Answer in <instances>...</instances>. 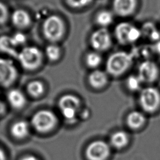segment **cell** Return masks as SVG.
Instances as JSON below:
<instances>
[{
	"mask_svg": "<svg viewBox=\"0 0 160 160\" xmlns=\"http://www.w3.org/2000/svg\"><path fill=\"white\" fill-rule=\"evenodd\" d=\"M137 7V0H113L114 12L122 17L132 14Z\"/></svg>",
	"mask_w": 160,
	"mask_h": 160,
	"instance_id": "obj_15",
	"label": "cell"
},
{
	"mask_svg": "<svg viewBox=\"0 0 160 160\" xmlns=\"http://www.w3.org/2000/svg\"><path fill=\"white\" fill-rule=\"evenodd\" d=\"M88 82L94 89H100L105 86L108 82V74L99 69H94L88 76Z\"/></svg>",
	"mask_w": 160,
	"mask_h": 160,
	"instance_id": "obj_17",
	"label": "cell"
},
{
	"mask_svg": "<svg viewBox=\"0 0 160 160\" xmlns=\"http://www.w3.org/2000/svg\"><path fill=\"white\" fill-rule=\"evenodd\" d=\"M58 106L61 117L66 124L73 125L79 120L82 104L77 96L72 94L62 95L58 100Z\"/></svg>",
	"mask_w": 160,
	"mask_h": 160,
	"instance_id": "obj_2",
	"label": "cell"
},
{
	"mask_svg": "<svg viewBox=\"0 0 160 160\" xmlns=\"http://www.w3.org/2000/svg\"><path fill=\"white\" fill-rule=\"evenodd\" d=\"M133 60L131 52L124 51L114 52L110 54L106 61V71L114 76H120L131 67Z\"/></svg>",
	"mask_w": 160,
	"mask_h": 160,
	"instance_id": "obj_3",
	"label": "cell"
},
{
	"mask_svg": "<svg viewBox=\"0 0 160 160\" xmlns=\"http://www.w3.org/2000/svg\"><path fill=\"white\" fill-rule=\"evenodd\" d=\"M114 35L118 41L122 44H132L142 36L141 29L128 22H121L114 29Z\"/></svg>",
	"mask_w": 160,
	"mask_h": 160,
	"instance_id": "obj_7",
	"label": "cell"
},
{
	"mask_svg": "<svg viewBox=\"0 0 160 160\" xmlns=\"http://www.w3.org/2000/svg\"><path fill=\"white\" fill-rule=\"evenodd\" d=\"M114 16L112 12L108 10H102L99 11L96 16V22L101 28H106L113 21Z\"/></svg>",
	"mask_w": 160,
	"mask_h": 160,
	"instance_id": "obj_22",
	"label": "cell"
},
{
	"mask_svg": "<svg viewBox=\"0 0 160 160\" xmlns=\"http://www.w3.org/2000/svg\"><path fill=\"white\" fill-rule=\"evenodd\" d=\"M159 31H160V30H159Z\"/></svg>",
	"mask_w": 160,
	"mask_h": 160,
	"instance_id": "obj_33",
	"label": "cell"
},
{
	"mask_svg": "<svg viewBox=\"0 0 160 160\" xmlns=\"http://www.w3.org/2000/svg\"><path fill=\"white\" fill-rule=\"evenodd\" d=\"M154 52L153 47L151 46H142L139 48H136L135 50L133 51L132 52H131L133 58L136 56L137 57H141L143 58V60L149 59H148L149 55L152 54V53Z\"/></svg>",
	"mask_w": 160,
	"mask_h": 160,
	"instance_id": "obj_26",
	"label": "cell"
},
{
	"mask_svg": "<svg viewBox=\"0 0 160 160\" xmlns=\"http://www.w3.org/2000/svg\"><path fill=\"white\" fill-rule=\"evenodd\" d=\"M11 21L13 24L19 28L28 27L31 21L29 14L25 10L18 9L13 11L11 14Z\"/></svg>",
	"mask_w": 160,
	"mask_h": 160,
	"instance_id": "obj_18",
	"label": "cell"
},
{
	"mask_svg": "<svg viewBox=\"0 0 160 160\" xmlns=\"http://www.w3.org/2000/svg\"><path fill=\"white\" fill-rule=\"evenodd\" d=\"M19 160H41V159L36 155L28 153V154L22 155L21 157H20Z\"/></svg>",
	"mask_w": 160,
	"mask_h": 160,
	"instance_id": "obj_30",
	"label": "cell"
},
{
	"mask_svg": "<svg viewBox=\"0 0 160 160\" xmlns=\"http://www.w3.org/2000/svg\"><path fill=\"white\" fill-rule=\"evenodd\" d=\"M112 149L108 142L96 139L87 145L84 156L87 160H108L111 156Z\"/></svg>",
	"mask_w": 160,
	"mask_h": 160,
	"instance_id": "obj_8",
	"label": "cell"
},
{
	"mask_svg": "<svg viewBox=\"0 0 160 160\" xmlns=\"http://www.w3.org/2000/svg\"><path fill=\"white\" fill-rule=\"evenodd\" d=\"M7 101L9 106L15 110L22 109L27 102L24 94L18 89H12L8 91Z\"/></svg>",
	"mask_w": 160,
	"mask_h": 160,
	"instance_id": "obj_16",
	"label": "cell"
},
{
	"mask_svg": "<svg viewBox=\"0 0 160 160\" xmlns=\"http://www.w3.org/2000/svg\"><path fill=\"white\" fill-rule=\"evenodd\" d=\"M11 36L3 35L0 37V51L17 58L19 51Z\"/></svg>",
	"mask_w": 160,
	"mask_h": 160,
	"instance_id": "obj_19",
	"label": "cell"
},
{
	"mask_svg": "<svg viewBox=\"0 0 160 160\" xmlns=\"http://www.w3.org/2000/svg\"><path fill=\"white\" fill-rule=\"evenodd\" d=\"M147 118L143 111L134 110L129 112L126 118V124L131 131H139L146 124Z\"/></svg>",
	"mask_w": 160,
	"mask_h": 160,
	"instance_id": "obj_13",
	"label": "cell"
},
{
	"mask_svg": "<svg viewBox=\"0 0 160 160\" xmlns=\"http://www.w3.org/2000/svg\"><path fill=\"white\" fill-rule=\"evenodd\" d=\"M42 28L45 38L52 42L59 41L65 32L63 20L55 14L49 16L45 19Z\"/></svg>",
	"mask_w": 160,
	"mask_h": 160,
	"instance_id": "obj_4",
	"label": "cell"
},
{
	"mask_svg": "<svg viewBox=\"0 0 160 160\" xmlns=\"http://www.w3.org/2000/svg\"><path fill=\"white\" fill-rule=\"evenodd\" d=\"M42 53L34 46H25L19 52L17 59L21 66L28 71L38 68L42 61Z\"/></svg>",
	"mask_w": 160,
	"mask_h": 160,
	"instance_id": "obj_5",
	"label": "cell"
},
{
	"mask_svg": "<svg viewBox=\"0 0 160 160\" xmlns=\"http://www.w3.org/2000/svg\"><path fill=\"white\" fill-rule=\"evenodd\" d=\"M142 82L138 75L132 74L128 77L126 84L128 89L131 91H137L141 89Z\"/></svg>",
	"mask_w": 160,
	"mask_h": 160,
	"instance_id": "obj_25",
	"label": "cell"
},
{
	"mask_svg": "<svg viewBox=\"0 0 160 160\" xmlns=\"http://www.w3.org/2000/svg\"><path fill=\"white\" fill-rule=\"evenodd\" d=\"M86 65L91 68H96L102 62V57L97 51H91L87 54L85 59Z\"/></svg>",
	"mask_w": 160,
	"mask_h": 160,
	"instance_id": "obj_23",
	"label": "cell"
},
{
	"mask_svg": "<svg viewBox=\"0 0 160 160\" xmlns=\"http://www.w3.org/2000/svg\"><path fill=\"white\" fill-rule=\"evenodd\" d=\"M27 91L31 97L38 98L43 95L45 91V87L41 81L34 80L28 84Z\"/></svg>",
	"mask_w": 160,
	"mask_h": 160,
	"instance_id": "obj_21",
	"label": "cell"
},
{
	"mask_svg": "<svg viewBox=\"0 0 160 160\" xmlns=\"http://www.w3.org/2000/svg\"><path fill=\"white\" fill-rule=\"evenodd\" d=\"M139 103L144 112H155L160 108L159 91L152 86L142 89L139 95Z\"/></svg>",
	"mask_w": 160,
	"mask_h": 160,
	"instance_id": "obj_6",
	"label": "cell"
},
{
	"mask_svg": "<svg viewBox=\"0 0 160 160\" xmlns=\"http://www.w3.org/2000/svg\"><path fill=\"white\" fill-rule=\"evenodd\" d=\"M9 15L6 6L0 1V24H4L8 19Z\"/></svg>",
	"mask_w": 160,
	"mask_h": 160,
	"instance_id": "obj_29",
	"label": "cell"
},
{
	"mask_svg": "<svg viewBox=\"0 0 160 160\" xmlns=\"http://www.w3.org/2000/svg\"><path fill=\"white\" fill-rule=\"evenodd\" d=\"M90 43L96 51H104L108 49L112 44L110 32L104 28L94 31L90 38Z\"/></svg>",
	"mask_w": 160,
	"mask_h": 160,
	"instance_id": "obj_10",
	"label": "cell"
},
{
	"mask_svg": "<svg viewBox=\"0 0 160 160\" xmlns=\"http://www.w3.org/2000/svg\"><path fill=\"white\" fill-rule=\"evenodd\" d=\"M29 121L32 130L41 135L53 132L59 124L58 115L48 109L38 110L31 116Z\"/></svg>",
	"mask_w": 160,
	"mask_h": 160,
	"instance_id": "obj_1",
	"label": "cell"
},
{
	"mask_svg": "<svg viewBox=\"0 0 160 160\" xmlns=\"http://www.w3.org/2000/svg\"><path fill=\"white\" fill-rule=\"evenodd\" d=\"M154 52L160 55V39L155 42V44L152 46Z\"/></svg>",
	"mask_w": 160,
	"mask_h": 160,
	"instance_id": "obj_32",
	"label": "cell"
},
{
	"mask_svg": "<svg viewBox=\"0 0 160 160\" xmlns=\"http://www.w3.org/2000/svg\"><path fill=\"white\" fill-rule=\"evenodd\" d=\"M45 53L47 58L52 61H57L61 56V49L56 44H51L46 46Z\"/></svg>",
	"mask_w": 160,
	"mask_h": 160,
	"instance_id": "obj_24",
	"label": "cell"
},
{
	"mask_svg": "<svg viewBox=\"0 0 160 160\" xmlns=\"http://www.w3.org/2000/svg\"><path fill=\"white\" fill-rule=\"evenodd\" d=\"M31 131L29 121L25 119L16 120L12 122L9 129L10 136L18 141H22L28 139Z\"/></svg>",
	"mask_w": 160,
	"mask_h": 160,
	"instance_id": "obj_12",
	"label": "cell"
},
{
	"mask_svg": "<svg viewBox=\"0 0 160 160\" xmlns=\"http://www.w3.org/2000/svg\"><path fill=\"white\" fill-rule=\"evenodd\" d=\"M108 142L112 149L122 150L126 148L130 142L129 134L125 130H117L110 136Z\"/></svg>",
	"mask_w": 160,
	"mask_h": 160,
	"instance_id": "obj_14",
	"label": "cell"
},
{
	"mask_svg": "<svg viewBox=\"0 0 160 160\" xmlns=\"http://www.w3.org/2000/svg\"><path fill=\"white\" fill-rule=\"evenodd\" d=\"M18 77V70L11 59L0 58V86L8 87L13 84Z\"/></svg>",
	"mask_w": 160,
	"mask_h": 160,
	"instance_id": "obj_9",
	"label": "cell"
},
{
	"mask_svg": "<svg viewBox=\"0 0 160 160\" xmlns=\"http://www.w3.org/2000/svg\"><path fill=\"white\" fill-rule=\"evenodd\" d=\"M0 160H8V154L5 149L0 146Z\"/></svg>",
	"mask_w": 160,
	"mask_h": 160,
	"instance_id": "obj_31",
	"label": "cell"
},
{
	"mask_svg": "<svg viewBox=\"0 0 160 160\" xmlns=\"http://www.w3.org/2000/svg\"><path fill=\"white\" fill-rule=\"evenodd\" d=\"M66 1L72 8H81L91 4L92 0H66Z\"/></svg>",
	"mask_w": 160,
	"mask_h": 160,
	"instance_id": "obj_27",
	"label": "cell"
},
{
	"mask_svg": "<svg viewBox=\"0 0 160 160\" xmlns=\"http://www.w3.org/2000/svg\"><path fill=\"white\" fill-rule=\"evenodd\" d=\"M142 36L149 41L156 42L160 39V31L151 22H145L141 28Z\"/></svg>",
	"mask_w": 160,
	"mask_h": 160,
	"instance_id": "obj_20",
	"label": "cell"
},
{
	"mask_svg": "<svg viewBox=\"0 0 160 160\" xmlns=\"http://www.w3.org/2000/svg\"><path fill=\"white\" fill-rule=\"evenodd\" d=\"M11 38L18 48L23 45L26 41V36L21 32L15 33L13 34V36H11Z\"/></svg>",
	"mask_w": 160,
	"mask_h": 160,
	"instance_id": "obj_28",
	"label": "cell"
},
{
	"mask_svg": "<svg viewBox=\"0 0 160 160\" xmlns=\"http://www.w3.org/2000/svg\"><path fill=\"white\" fill-rule=\"evenodd\" d=\"M159 69L157 64L151 59L142 61L138 69V76L142 82L151 83L158 76Z\"/></svg>",
	"mask_w": 160,
	"mask_h": 160,
	"instance_id": "obj_11",
	"label": "cell"
}]
</instances>
